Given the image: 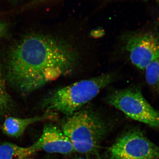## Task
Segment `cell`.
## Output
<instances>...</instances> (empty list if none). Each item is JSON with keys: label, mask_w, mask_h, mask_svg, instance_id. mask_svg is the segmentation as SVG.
Listing matches in <instances>:
<instances>
[{"label": "cell", "mask_w": 159, "mask_h": 159, "mask_svg": "<svg viewBox=\"0 0 159 159\" xmlns=\"http://www.w3.org/2000/svg\"><path fill=\"white\" fill-rule=\"evenodd\" d=\"M79 61L78 51L67 40L32 33L9 49L5 77L16 90L26 96L50 81L71 74Z\"/></svg>", "instance_id": "1"}, {"label": "cell", "mask_w": 159, "mask_h": 159, "mask_svg": "<svg viewBox=\"0 0 159 159\" xmlns=\"http://www.w3.org/2000/svg\"><path fill=\"white\" fill-rule=\"evenodd\" d=\"M114 79L113 74H103L54 90L43 99L42 107L46 112L61 113L68 116L95 98Z\"/></svg>", "instance_id": "2"}, {"label": "cell", "mask_w": 159, "mask_h": 159, "mask_svg": "<svg viewBox=\"0 0 159 159\" xmlns=\"http://www.w3.org/2000/svg\"><path fill=\"white\" fill-rule=\"evenodd\" d=\"M67 117L61 129L72 143L75 152L97 154L108 132L105 121L89 109H80Z\"/></svg>", "instance_id": "3"}, {"label": "cell", "mask_w": 159, "mask_h": 159, "mask_svg": "<svg viewBox=\"0 0 159 159\" xmlns=\"http://www.w3.org/2000/svg\"><path fill=\"white\" fill-rule=\"evenodd\" d=\"M107 101L128 118L151 127H159V112L145 99L138 87L114 91Z\"/></svg>", "instance_id": "4"}, {"label": "cell", "mask_w": 159, "mask_h": 159, "mask_svg": "<svg viewBox=\"0 0 159 159\" xmlns=\"http://www.w3.org/2000/svg\"><path fill=\"white\" fill-rule=\"evenodd\" d=\"M106 159H159V146L139 130L122 135L107 149Z\"/></svg>", "instance_id": "5"}, {"label": "cell", "mask_w": 159, "mask_h": 159, "mask_svg": "<svg viewBox=\"0 0 159 159\" xmlns=\"http://www.w3.org/2000/svg\"><path fill=\"white\" fill-rule=\"evenodd\" d=\"M129 60L137 68L144 70L148 64L159 57V34L151 30L130 32L122 38Z\"/></svg>", "instance_id": "6"}, {"label": "cell", "mask_w": 159, "mask_h": 159, "mask_svg": "<svg viewBox=\"0 0 159 159\" xmlns=\"http://www.w3.org/2000/svg\"><path fill=\"white\" fill-rule=\"evenodd\" d=\"M31 146L36 152L43 150L50 153L68 154L75 152L72 143L62 130L50 123L44 125L42 134Z\"/></svg>", "instance_id": "7"}, {"label": "cell", "mask_w": 159, "mask_h": 159, "mask_svg": "<svg viewBox=\"0 0 159 159\" xmlns=\"http://www.w3.org/2000/svg\"><path fill=\"white\" fill-rule=\"evenodd\" d=\"M56 118L54 113L47 112L42 116L22 118L10 117L6 118L3 123V133L10 137L19 138L21 136L27 127L35 122L45 120H51Z\"/></svg>", "instance_id": "8"}, {"label": "cell", "mask_w": 159, "mask_h": 159, "mask_svg": "<svg viewBox=\"0 0 159 159\" xmlns=\"http://www.w3.org/2000/svg\"><path fill=\"white\" fill-rule=\"evenodd\" d=\"M35 152L31 146L21 147L9 142L0 144V159H27Z\"/></svg>", "instance_id": "9"}, {"label": "cell", "mask_w": 159, "mask_h": 159, "mask_svg": "<svg viewBox=\"0 0 159 159\" xmlns=\"http://www.w3.org/2000/svg\"><path fill=\"white\" fill-rule=\"evenodd\" d=\"M145 78L151 89L159 93V57L145 67Z\"/></svg>", "instance_id": "10"}, {"label": "cell", "mask_w": 159, "mask_h": 159, "mask_svg": "<svg viewBox=\"0 0 159 159\" xmlns=\"http://www.w3.org/2000/svg\"><path fill=\"white\" fill-rule=\"evenodd\" d=\"M0 64V115L8 112L14 106L11 96L7 92L6 84V77Z\"/></svg>", "instance_id": "11"}, {"label": "cell", "mask_w": 159, "mask_h": 159, "mask_svg": "<svg viewBox=\"0 0 159 159\" xmlns=\"http://www.w3.org/2000/svg\"><path fill=\"white\" fill-rule=\"evenodd\" d=\"M54 1L55 0H32L28 4V6L31 7V6H38L40 4H44V3Z\"/></svg>", "instance_id": "12"}, {"label": "cell", "mask_w": 159, "mask_h": 159, "mask_svg": "<svg viewBox=\"0 0 159 159\" xmlns=\"http://www.w3.org/2000/svg\"><path fill=\"white\" fill-rule=\"evenodd\" d=\"M7 30V26L6 24L0 21V38L6 34Z\"/></svg>", "instance_id": "13"}, {"label": "cell", "mask_w": 159, "mask_h": 159, "mask_svg": "<svg viewBox=\"0 0 159 159\" xmlns=\"http://www.w3.org/2000/svg\"><path fill=\"white\" fill-rule=\"evenodd\" d=\"M74 159H89L87 157H79L76 158Z\"/></svg>", "instance_id": "14"}, {"label": "cell", "mask_w": 159, "mask_h": 159, "mask_svg": "<svg viewBox=\"0 0 159 159\" xmlns=\"http://www.w3.org/2000/svg\"><path fill=\"white\" fill-rule=\"evenodd\" d=\"M31 159V158H28V159Z\"/></svg>", "instance_id": "15"}, {"label": "cell", "mask_w": 159, "mask_h": 159, "mask_svg": "<svg viewBox=\"0 0 159 159\" xmlns=\"http://www.w3.org/2000/svg\"><path fill=\"white\" fill-rule=\"evenodd\" d=\"M157 1L159 2V0H157Z\"/></svg>", "instance_id": "16"}, {"label": "cell", "mask_w": 159, "mask_h": 159, "mask_svg": "<svg viewBox=\"0 0 159 159\" xmlns=\"http://www.w3.org/2000/svg\"></svg>", "instance_id": "17"}, {"label": "cell", "mask_w": 159, "mask_h": 159, "mask_svg": "<svg viewBox=\"0 0 159 159\" xmlns=\"http://www.w3.org/2000/svg\"><path fill=\"white\" fill-rule=\"evenodd\" d=\"M144 1H146V0H144Z\"/></svg>", "instance_id": "18"}, {"label": "cell", "mask_w": 159, "mask_h": 159, "mask_svg": "<svg viewBox=\"0 0 159 159\" xmlns=\"http://www.w3.org/2000/svg\"></svg>", "instance_id": "19"}]
</instances>
